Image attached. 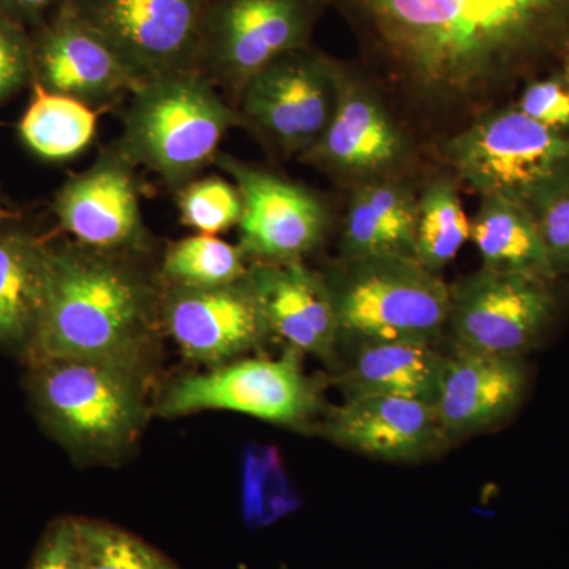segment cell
Returning a JSON list of instances; mask_svg holds the SVG:
<instances>
[{"label":"cell","instance_id":"d6a6232c","mask_svg":"<svg viewBox=\"0 0 569 569\" xmlns=\"http://www.w3.org/2000/svg\"><path fill=\"white\" fill-rule=\"evenodd\" d=\"M518 108L557 132L569 129V84L560 80L535 82L523 92Z\"/></svg>","mask_w":569,"mask_h":569},{"label":"cell","instance_id":"4dcf8cb0","mask_svg":"<svg viewBox=\"0 0 569 569\" xmlns=\"http://www.w3.org/2000/svg\"><path fill=\"white\" fill-rule=\"evenodd\" d=\"M32 39L24 26L0 13V103L32 84Z\"/></svg>","mask_w":569,"mask_h":569},{"label":"cell","instance_id":"e0dca14e","mask_svg":"<svg viewBox=\"0 0 569 569\" xmlns=\"http://www.w3.org/2000/svg\"><path fill=\"white\" fill-rule=\"evenodd\" d=\"M249 279L271 336L335 366L340 328L325 276L290 261L252 263Z\"/></svg>","mask_w":569,"mask_h":569},{"label":"cell","instance_id":"1f68e13d","mask_svg":"<svg viewBox=\"0 0 569 569\" xmlns=\"http://www.w3.org/2000/svg\"><path fill=\"white\" fill-rule=\"evenodd\" d=\"M28 569H84L77 518L52 520L37 542Z\"/></svg>","mask_w":569,"mask_h":569},{"label":"cell","instance_id":"d4e9b609","mask_svg":"<svg viewBox=\"0 0 569 569\" xmlns=\"http://www.w3.org/2000/svg\"><path fill=\"white\" fill-rule=\"evenodd\" d=\"M470 241V219L458 187L449 179L430 183L418 201L415 258L440 274Z\"/></svg>","mask_w":569,"mask_h":569},{"label":"cell","instance_id":"6da1fadb","mask_svg":"<svg viewBox=\"0 0 569 569\" xmlns=\"http://www.w3.org/2000/svg\"><path fill=\"white\" fill-rule=\"evenodd\" d=\"M130 257L78 242L52 247L47 307L26 366L69 359L146 373L162 290Z\"/></svg>","mask_w":569,"mask_h":569},{"label":"cell","instance_id":"ffe728a7","mask_svg":"<svg viewBox=\"0 0 569 569\" xmlns=\"http://www.w3.org/2000/svg\"><path fill=\"white\" fill-rule=\"evenodd\" d=\"M52 247L13 219H0V348L28 362L51 280Z\"/></svg>","mask_w":569,"mask_h":569},{"label":"cell","instance_id":"5b68a950","mask_svg":"<svg viewBox=\"0 0 569 569\" xmlns=\"http://www.w3.org/2000/svg\"><path fill=\"white\" fill-rule=\"evenodd\" d=\"M449 163L481 197L533 206L569 174V138L519 108L482 116L445 148Z\"/></svg>","mask_w":569,"mask_h":569},{"label":"cell","instance_id":"30bf717a","mask_svg":"<svg viewBox=\"0 0 569 569\" xmlns=\"http://www.w3.org/2000/svg\"><path fill=\"white\" fill-rule=\"evenodd\" d=\"M241 192V247L250 263L302 261L323 241L329 213L323 201L301 183L253 167L228 153H217Z\"/></svg>","mask_w":569,"mask_h":569},{"label":"cell","instance_id":"e575fe53","mask_svg":"<svg viewBox=\"0 0 569 569\" xmlns=\"http://www.w3.org/2000/svg\"><path fill=\"white\" fill-rule=\"evenodd\" d=\"M568 84H569V81H568Z\"/></svg>","mask_w":569,"mask_h":569},{"label":"cell","instance_id":"44dd1931","mask_svg":"<svg viewBox=\"0 0 569 569\" xmlns=\"http://www.w3.org/2000/svg\"><path fill=\"white\" fill-rule=\"evenodd\" d=\"M436 343L359 342L353 365L342 378L347 399L392 396L436 406L448 355Z\"/></svg>","mask_w":569,"mask_h":569},{"label":"cell","instance_id":"484cf974","mask_svg":"<svg viewBox=\"0 0 569 569\" xmlns=\"http://www.w3.org/2000/svg\"><path fill=\"white\" fill-rule=\"evenodd\" d=\"M250 264L241 247L197 233L168 247L160 279L167 287H219L244 279Z\"/></svg>","mask_w":569,"mask_h":569},{"label":"cell","instance_id":"8fae6325","mask_svg":"<svg viewBox=\"0 0 569 569\" xmlns=\"http://www.w3.org/2000/svg\"><path fill=\"white\" fill-rule=\"evenodd\" d=\"M307 31L302 0H220L209 6L201 41V73L239 96L247 81L287 52Z\"/></svg>","mask_w":569,"mask_h":569},{"label":"cell","instance_id":"f546056e","mask_svg":"<svg viewBox=\"0 0 569 569\" xmlns=\"http://www.w3.org/2000/svg\"><path fill=\"white\" fill-rule=\"evenodd\" d=\"M553 274H569V174L531 206Z\"/></svg>","mask_w":569,"mask_h":569},{"label":"cell","instance_id":"3957f363","mask_svg":"<svg viewBox=\"0 0 569 569\" xmlns=\"http://www.w3.org/2000/svg\"><path fill=\"white\" fill-rule=\"evenodd\" d=\"M234 127H244L238 108L201 71H182L141 82L130 96L118 144L137 167L179 190L216 160Z\"/></svg>","mask_w":569,"mask_h":569},{"label":"cell","instance_id":"52a82bcc","mask_svg":"<svg viewBox=\"0 0 569 569\" xmlns=\"http://www.w3.org/2000/svg\"><path fill=\"white\" fill-rule=\"evenodd\" d=\"M337 93L339 71L295 50L246 82L238 111L247 129L283 156L301 159L328 129Z\"/></svg>","mask_w":569,"mask_h":569},{"label":"cell","instance_id":"f1b7e54d","mask_svg":"<svg viewBox=\"0 0 569 569\" xmlns=\"http://www.w3.org/2000/svg\"><path fill=\"white\" fill-rule=\"evenodd\" d=\"M296 507L279 458L269 449L250 448L244 463L242 512L250 529L269 526Z\"/></svg>","mask_w":569,"mask_h":569},{"label":"cell","instance_id":"603a6c76","mask_svg":"<svg viewBox=\"0 0 569 569\" xmlns=\"http://www.w3.org/2000/svg\"><path fill=\"white\" fill-rule=\"evenodd\" d=\"M470 241L485 268L556 279L537 217L519 201L481 197L470 219Z\"/></svg>","mask_w":569,"mask_h":569},{"label":"cell","instance_id":"7c38bea8","mask_svg":"<svg viewBox=\"0 0 569 569\" xmlns=\"http://www.w3.org/2000/svg\"><path fill=\"white\" fill-rule=\"evenodd\" d=\"M137 164L118 142L63 183L52 211L74 242L104 252L138 254L151 247L142 219Z\"/></svg>","mask_w":569,"mask_h":569},{"label":"cell","instance_id":"8992f818","mask_svg":"<svg viewBox=\"0 0 569 569\" xmlns=\"http://www.w3.org/2000/svg\"><path fill=\"white\" fill-rule=\"evenodd\" d=\"M301 351L284 348L277 359L239 358L173 381L159 403L163 418L223 410L302 427L321 407L320 389L302 370Z\"/></svg>","mask_w":569,"mask_h":569},{"label":"cell","instance_id":"4fadbf2b","mask_svg":"<svg viewBox=\"0 0 569 569\" xmlns=\"http://www.w3.org/2000/svg\"><path fill=\"white\" fill-rule=\"evenodd\" d=\"M160 320L183 358L211 369L272 339L249 274L219 287L162 288Z\"/></svg>","mask_w":569,"mask_h":569},{"label":"cell","instance_id":"836d02e7","mask_svg":"<svg viewBox=\"0 0 569 569\" xmlns=\"http://www.w3.org/2000/svg\"><path fill=\"white\" fill-rule=\"evenodd\" d=\"M52 0H0V13L26 26L39 20Z\"/></svg>","mask_w":569,"mask_h":569},{"label":"cell","instance_id":"2e32d148","mask_svg":"<svg viewBox=\"0 0 569 569\" xmlns=\"http://www.w3.org/2000/svg\"><path fill=\"white\" fill-rule=\"evenodd\" d=\"M406 153V137L380 100L366 86L339 73L335 114L301 160L326 173L365 182L392 170Z\"/></svg>","mask_w":569,"mask_h":569},{"label":"cell","instance_id":"277c9868","mask_svg":"<svg viewBox=\"0 0 569 569\" xmlns=\"http://www.w3.org/2000/svg\"><path fill=\"white\" fill-rule=\"evenodd\" d=\"M323 276L340 340L436 343L448 328L451 288L410 254L340 258Z\"/></svg>","mask_w":569,"mask_h":569},{"label":"cell","instance_id":"7a4b0ae2","mask_svg":"<svg viewBox=\"0 0 569 569\" xmlns=\"http://www.w3.org/2000/svg\"><path fill=\"white\" fill-rule=\"evenodd\" d=\"M28 367L26 391L33 413L71 456L111 460L137 443L149 418L146 373L69 359Z\"/></svg>","mask_w":569,"mask_h":569},{"label":"cell","instance_id":"5bb4252c","mask_svg":"<svg viewBox=\"0 0 569 569\" xmlns=\"http://www.w3.org/2000/svg\"><path fill=\"white\" fill-rule=\"evenodd\" d=\"M32 84L78 100L97 112L121 102L141 86L74 6L63 7L32 39Z\"/></svg>","mask_w":569,"mask_h":569},{"label":"cell","instance_id":"d6986e66","mask_svg":"<svg viewBox=\"0 0 569 569\" xmlns=\"http://www.w3.org/2000/svg\"><path fill=\"white\" fill-rule=\"evenodd\" d=\"M380 17L427 66L518 36L496 0H373Z\"/></svg>","mask_w":569,"mask_h":569},{"label":"cell","instance_id":"9a60e30c","mask_svg":"<svg viewBox=\"0 0 569 569\" xmlns=\"http://www.w3.org/2000/svg\"><path fill=\"white\" fill-rule=\"evenodd\" d=\"M320 430L339 447L391 462L429 458L451 441L436 406L392 396L347 399L329 411Z\"/></svg>","mask_w":569,"mask_h":569},{"label":"cell","instance_id":"83f0119b","mask_svg":"<svg viewBox=\"0 0 569 569\" xmlns=\"http://www.w3.org/2000/svg\"><path fill=\"white\" fill-rule=\"evenodd\" d=\"M178 209L186 227L197 233L217 236L239 227L244 204L234 182L211 176L193 179L179 189Z\"/></svg>","mask_w":569,"mask_h":569},{"label":"cell","instance_id":"ba28073f","mask_svg":"<svg viewBox=\"0 0 569 569\" xmlns=\"http://www.w3.org/2000/svg\"><path fill=\"white\" fill-rule=\"evenodd\" d=\"M212 0H81L73 3L144 82L198 70ZM200 71V70H198Z\"/></svg>","mask_w":569,"mask_h":569},{"label":"cell","instance_id":"cb8c5ba5","mask_svg":"<svg viewBox=\"0 0 569 569\" xmlns=\"http://www.w3.org/2000/svg\"><path fill=\"white\" fill-rule=\"evenodd\" d=\"M32 88V102L20 122L22 142L50 162H66L84 152L97 133V111L70 97Z\"/></svg>","mask_w":569,"mask_h":569},{"label":"cell","instance_id":"7402d4cb","mask_svg":"<svg viewBox=\"0 0 569 569\" xmlns=\"http://www.w3.org/2000/svg\"><path fill=\"white\" fill-rule=\"evenodd\" d=\"M417 217L418 200L402 183L385 178L361 182L348 204L340 258L415 257Z\"/></svg>","mask_w":569,"mask_h":569},{"label":"cell","instance_id":"4316f807","mask_svg":"<svg viewBox=\"0 0 569 569\" xmlns=\"http://www.w3.org/2000/svg\"><path fill=\"white\" fill-rule=\"evenodd\" d=\"M77 522L84 569H179L129 531L100 520L77 518Z\"/></svg>","mask_w":569,"mask_h":569},{"label":"cell","instance_id":"ac0fdd59","mask_svg":"<svg viewBox=\"0 0 569 569\" xmlns=\"http://www.w3.org/2000/svg\"><path fill=\"white\" fill-rule=\"evenodd\" d=\"M527 388V370L518 356L455 347L448 355L436 403L449 437L492 429L518 411Z\"/></svg>","mask_w":569,"mask_h":569},{"label":"cell","instance_id":"9c48e42d","mask_svg":"<svg viewBox=\"0 0 569 569\" xmlns=\"http://www.w3.org/2000/svg\"><path fill=\"white\" fill-rule=\"evenodd\" d=\"M549 279L478 269L451 288L449 328L455 347L501 356H522L545 332L556 310Z\"/></svg>","mask_w":569,"mask_h":569}]
</instances>
